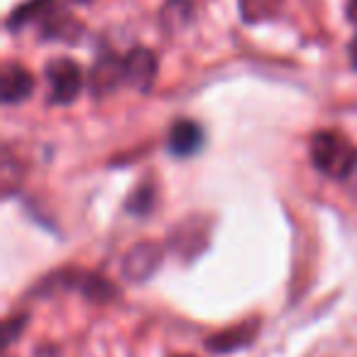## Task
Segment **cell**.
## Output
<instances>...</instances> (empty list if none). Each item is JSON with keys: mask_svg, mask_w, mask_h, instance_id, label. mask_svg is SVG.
I'll use <instances>...</instances> for the list:
<instances>
[{"mask_svg": "<svg viewBox=\"0 0 357 357\" xmlns=\"http://www.w3.org/2000/svg\"><path fill=\"white\" fill-rule=\"evenodd\" d=\"M47 81H50V100L54 105H69L79 98L84 74L74 59H54L47 64Z\"/></svg>", "mask_w": 357, "mask_h": 357, "instance_id": "7a4b0ae2", "label": "cell"}, {"mask_svg": "<svg viewBox=\"0 0 357 357\" xmlns=\"http://www.w3.org/2000/svg\"><path fill=\"white\" fill-rule=\"evenodd\" d=\"M311 162L321 174L342 181L355 169L357 152L345 135L323 130V132L313 135L311 139Z\"/></svg>", "mask_w": 357, "mask_h": 357, "instance_id": "6da1fadb", "label": "cell"}, {"mask_svg": "<svg viewBox=\"0 0 357 357\" xmlns=\"http://www.w3.org/2000/svg\"><path fill=\"white\" fill-rule=\"evenodd\" d=\"M345 13H347V20H350L352 25H357V0H347Z\"/></svg>", "mask_w": 357, "mask_h": 357, "instance_id": "8fae6325", "label": "cell"}, {"mask_svg": "<svg viewBox=\"0 0 357 357\" xmlns=\"http://www.w3.org/2000/svg\"><path fill=\"white\" fill-rule=\"evenodd\" d=\"M123 59H125V81L132 89L147 93L152 89L154 79H157V56H154V52H149L147 47H135Z\"/></svg>", "mask_w": 357, "mask_h": 357, "instance_id": "3957f363", "label": "cell"}, {"mask_svg": "<svg viewBox=\"0 0 357 357\" xmlns=\"http://www.w3.org/2000/svg\"><path fill=\"white\" fill-rule=\"evenodd\" d=\"M350 64H352V69L357 71V37L350 42Z\"/></svg>", "mask_w": 357, "mask_h": 357, "instance_id": "7c38bea8", "label": "cell"}, {"mask_svg": "<svg viewBox=\"0 0 357 357\" xmlns=\"http://www.w3.org/2000/svg\"><path fill=\"white\" fill-rule=\"evenodd\" d=\"M159 262H162V248L157 243H149L147 240V243H139L130 250L128 257H125L123 272L132 282H144V279H149L157 272Z\"/></svg>", "mask_w": 357, "mask_h": 357, "instance_id": "5b68a950", "label": "cell"}, {"mask_svg": "<svg viewBox=\"0 0 357 357\" xmlns=\"http://www.w3.org/2000/svg\"><path fill=\"white\" fill-rule=\"evenodd\" d=\"M204 144V130L194 120H176L169 130V149L176 157H191Z\"/></svg>", "mask_w": 357, "mask_h": 357, "instance_id": "52a82bcc", "label": "cell"}, {"mask_svg": "<svg viewBox=\"0 0 357 357\" xmlns=\"http://www.w3.org/2000/svg\"><path fill=\"white\" fill-rule=\"evenodd\" d=\"M176 357H191V355H176Z\"/></svg>", "mask_w": 357, "mask_h": 357, "instance_id": "5bb4252c", "label": "cell"}, {"mask_svg": "<svg viewBox=\"0 0 357 357\" xmlns=\"http://www.w3.org/2000/svg\"><path fill=\"white\" fill-rule=\"evenodd\" d=\"M284 0H240V15L248 25L272 20L279 15Z\"/></svg>", "mask_w": 357, "mask_h": 357, "instance_id": "9c48e42d", "label": "cell"}, {"mask_svg": "<svg viewBox=\"0 0 357 357\" xmlns=\"http://www.w3.org/2000/svg\"><path fill=\"white\" fill-rule=\"evenodd\" d=\"M125 81V59L115 54H103L93 64L89 76V86L93 91V96L103 98V96L113 93L120 84Z\"/></svg>", "mask_w": 357, "mask_h": 357, "instance_id": "277c9868", "label": "cell"}, {"mask_svg": "<svg viewBox=\"0 0 357 357\" xmlns=\"http://www.w3.org/2000/svg\"><path fill=\"white\" fill-rule=\"evenodd\" d=\"M257 328H259L257 321H245V323H240V326L228 328V331H223V333H218V335L208 337L206 347H208L211 352H233V350H240V347L250 345V342L255 340V335H257Z\"/></svg>", "mask_w": 357, "mask_h": 357, "instance_id": "ba28073f", "label": "cell"}, {"mask_svg": "<svg viewBox=\"0 0 357 357\" xmlns=\"http://www.w3.org/2000/svg\"><path fill=\"white\" fill-rule=\"evenodd\" d=\"M35 91V79L32 74L25 69V66L15 64V61H8L3 66V103L6 105H15V103H22L27 100Z\"/></svg>", "mask_w": 357, "mask_h": 357, "instance_id": "8992f818", "label": "cell"}, {"mask_svg": "<svg viewBox=\"0 0 357 357\" xmlns=\"http://www.w3.org/2000/svg\"><path fill=\"white\" fill-rule=\"evenodd\" d=\"M149 208H152V189H139L137 194L128 201L130 213L144 215V213H149Z\"/></svg>", "mask_w": 357, "mask_h": 357, "instance_id": "30bf717a", "label": "cell"}, {"mask_svg": "<svg viewBox=\"0 0 357 357\" xmlns=\"http://www.w3.org/2000/svg\"><path fill=\"white\" fill-rule=\"evenodd\" d=\"M76 3H89V0H76Z\"/></svg>", "mask_w": 357, "mask_h": 357, "instance_id": "4fadbf2b", "label": "cell"}]
</instances>
